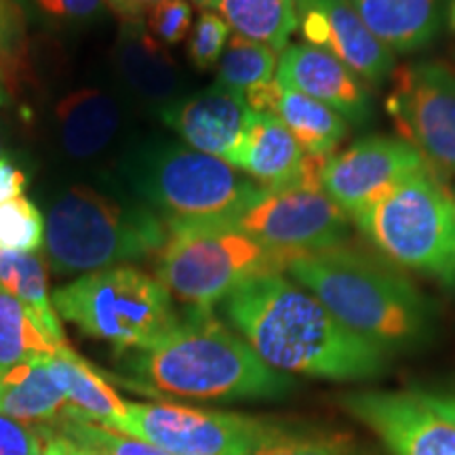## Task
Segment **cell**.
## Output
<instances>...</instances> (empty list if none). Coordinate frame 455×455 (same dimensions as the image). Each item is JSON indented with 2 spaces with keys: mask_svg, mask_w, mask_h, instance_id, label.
Wrapping results in <instances>:
<instances>
[{
  "mask_svg": "<svg viewBox=\"0 0 455 455\" xmlns=\"http://www.w3.org/2000/svg\"><path fill=\"white\" fill-rule=\"evenodd\" d=\"M238 335L266 365L329 382H371L390 371V356L341 325L291 278H251L221 301Z\"/></svg>",
  "mask_w": 455,
  "mask_h": 455,
  "instance_id": "6da1fadb",
  "label": "cell"
},
{
  "mask_svg": "<svg viewBox=\"0 0 455 455\" xmlns=\"http://www.w3.org/2000/svg\"><path fill=\"white\" fill-rule=\"evenodd\" d=\"M287 272L341 325L390 358L422 350L435 338L432 301L384 258L341 244L298 255Z\"/></svg>",
  "mask_w": 455,
  "mask_h": 455,
  "instance_id": "7a4b0ae2",
  "label": "cell"
},
{
  "mask_svg": "<svg viewBox=\"0 0 455 455\" xmlns=\"http://www.w3.org/2000/svg\"><path fill=\"white\" fill-rule=\"evenodd\" d=\"M129 371L141 390L190 401H278L295 390L291 375L266 365L213 310L203 308L188 310L167 338L138 352Z\"/></svg>",
  "mask_w": 455,
  "mask_h": 455,
  "instance_id": "3957f363",
  "label": "cell"
},
{
  "mask_svg": "<svg viewBox=\"0 0 455 455\" xmlns=\"http://www.w3.org/2000/svg\"><path fill=\"white\" fill-rule=\"evenodd\" d=\"M352 221L388 264L455 291V196L430 169L407 175Z\"/></svg>",
  "mask_w": 455,
  "mask_h": 455,
  "instance_id": "277c9868",
  "label": "cell"
},
{
  "mask_svg": "<svg viewBox=\"0 0 455 455\" xmlns=\"http://www.w3.org/2000/svg\"><path fill=\"white\" fill-rule=\"evenodd\" d=\"M167 238V221L152 209L124 207L87 186H76L51 204L44 253L57 275H89L158 255Z\"/></svg>",
  "mask_w": 455,
  "mask_h": 455,
  "instance_id": "5b68a950",
  "label": "cell"
},
{
  "mask_svg": "<svg viewBox=\"0 0 455 455\" xmlns=\"http://www.w3.org/2000/svg\"><path fill=\"white\" fill-rule=\"evenodd\" d=\"M156 255V278L188 308L213 310L251 278L283 275L293 258L266 247L232 221H173Z\"/></svg>",
  "mask_w": 455,
  "mask_h": 455,
  "instance_id": "8992f818",
  "label": "cell"
},
{
  "mask_svg": "<svg viewBox=\"0 0 455 455\" xmlns=\"http://www.w3.org/2000/svg\"><path fill=\"white\" fill-rule=\"evenodd\" d=\"M51 299L64 321L118 352L152 348L181 321L163 283L133 266L89 272Z\"/></svg>",
  "mask_w": 455,
  "mask_h": 455,
  "instance_id": "52a82bcc",
  "label": "cell"
},
{
  "mask_svg": "<svg viewBox=\"0 0 455 455\" xmlns=\"http://www.w3.org/2000/svg\"><path fill=\"white\" fill-rule=\"evenodd\" d=\"M131 184L173 221H232L266 188L224 158L180 144L144 148L131 158Z\"/></svg>",
  "mask_w": 455,
  "mask_h": 455,
  "instance_id": "ba28073f",
  "label": "cell"
},
{
  "mask_svg": "<svg viewBox=\"0 0 455 455\" xmlns=\"http://www.w3.org/2000/svg\"><path fill=\"white\" fill-rule=\"evenodd\" d=\"M275 424L276 419L169 401L127 403L121 435L171 455H249Z\"/></svg>",
  "mask_w": 455,
  "mask_h": 455,
  "instance_id": "9c48e42d",
  "label": "cell"
},
{
  "mask_svg": "<svg viewBox=\"0 0 455 455\" xmlns=\"http://www.w3.org/2000/svg\"><path fill=\"white\" fill-rule=\"evenodd\" d=\"M386 100L392 121L443 184L455 181V70L415 61L395 70Z\"/></svg>",
  "mask_w": 455,
  "mask_h": 455,
  "instance_id": "30bf717a",
  "label": "cell"
},
{
  "mask_svg": "<svg viewBox=\"0 0 455 455\" xmlns=\"http://www.w3.org/2000/svg\"><path fill=\"white\" fill-rule=\"evenodd\" d=\"M232 224L278 253L298 258L327 251L350 238V218L323 190H264Z\"/></svg>",
  "mask_w": 455,
  "mask_h": 455,
  "instance_id": "8fae6325",
  "label": "cell"
},
{
  "mask_svg": "<svg viewBox=\"0 0 455 455\" xmlns=\"http://www.w3.org/2000/svg\"><path fill=\"white\" fill-rule=\"evenodd\" d=\"M339 403L388 455H455V424L413 390H355Z\"/></svg>",
  "mask_w": 455,
  "mask_h": 455,
  "instance_id": "7c38bea8",
  "label": "cell"
},
{
  "mask_svg": "<svg viewBox=\"0 0 455 455\" xmlns=\"http://www.w3.org/2000/svg\"><path fill=\"white\" fill-rule=\"evenodd\" d=\"M422 169L428 167L409 141L367 135L329 158L323 171V192L352 220L398 181Z\"/></svg>",
  "mask_w": 455,
  "mask_h": 455,
  "instance_id": "4fadbf2b",
  "label": "cell"
},
{
  "mask_svg": "<svg viewBox=\"0 0 455 455\" xmlns=\"http://www.w3.org/2000/svg\"><path fill=\"white\" fill-rule=\"evenodd\" d=\"M295 9L306 44L338 57L367 87L378 89L392 78L395 53L369 32L348 0H295Z\"/></svg>",
  "mask_w": 455,
  "mask_h": 455,
  "instance_id": "5bb4252c",
  "label": "cell"
},
{
  "mask_svg": "<svg viewBox=\"0 0 455 455\" xmlns=\"http://www.w3.org/2000/svg\"><path fill=\"white\" fill-rule=\"evenodd\" d=\"M276 81L338 112L348 124L373 121V100L367 83L338 57L312 44H291L281 53Z\"/></svg>",
  "mask_w": 455,
  "mask_h": 455,
  "instance_id": "9a60e30c",
  "label": "cell"
},
{
  "mask_svg": "<svg viewBox=\"0 0 455 455\" xmlns=\"http://www.w3.org/2000/svg\"><path fill=\"white\" fill-rule=\"evenodd\" d=\"M247 101L236 91L213 87L186 100H175L161 108V118L192 150L204 152L228 163L241 146L249 121Z\"/></svg>",
  "mask_w": 455,
  "mask_h": 455,
  "instance_id": "2e32d148",
  "label": "cell"
},
{
  "mask_svg": "<svg viewBox=\"0 0 455 455\" xmlns=\"http://www.w3.org/2000/svg\"><path fill=\"white\" fill-rule=\"evenodd\" d=\"M306 152L276 114H249L241 146L228 163L266 190L298 188Z\"/></svg>",
  "mask_w": 455,
  "mask_h": 455,
  "instance_id": "e0dca14e",
  "label": "cell"
},
{
  "mask_svg": "<svg viewBox=\"0 0 455 455\" xmlns=\"http://www.w3.org/2000/svg\"><path fill=\"white\" fill-rule=\"evenodd\" d=\"M369 32L392 53L430 47L447 26L451 0H348Z\"/></svg>",
  "mask_w": 455,
  "mask_h": 455,
  "instance_id": "ac0fdd59",
  "label": "cell"
},
{
  "mask_svg": "<svg viewBox=\"0 0 455 455\" xmlns=\"http://www.w3.org/2000/svg\"><path fill=\"white\" fill-rule=\"evenodd\" d=\"M51 365L70 403L61 415L121 432L127 415V401L116 395L98 369L91 367L68 344L51 358Z\"/></svg>",
  "mask_w": 455,
  "mask_h": 455,
  "instance_id": "d6986e66",
  "label": "cell"
},
{
  "mask_svg": "<svg viewBox=\"0 0 455 455\" xmlns=\"http://www.w3.org/2000/svg\"><path fill=\"white\" fill-rule=\"evenodd\" d=\"M114 53L124 81L144 98L167 101L180 91L181 74L178 64L141 20L124 21Z\"/></svg>",
  "mask_w": 455,
  "mask_h": 455,
  "instance_id": "ffe728a7",
  "label": "cell"
},
{
  "mask_svg": "<svg viewBox=\"0 0 455 455\" xmlns=\"http://www.w3.org/2000/svg\"><path fill=\"white\" fill-rule=\"evenodd\" d=\"M68 407L51 358L0 369V415L41 426L55 422Z\"/></svg>",
  "mask_w": 455,
  "mask_h": 455,
  "instance_id": "44dd1931",
  "label": "cell"
},
{
  "mask_svg": "<svg viewBox=\"0 0 455 455\" xmlns=\"http://www.w3.org/2000/svg\"><path fill=\"white\" fill-rule=\"evenodd\" d=\"M57 118L68 155L87 158L110 144L121 124V110L110 95L83 89L60 101Z\"/></svg>",
  "mask_w": 455,
  "mask_h": 455,
  "instance_id": "7402d4cb",
  "label": "cell"
},
{
  "mask_svg": "<svg viewBox=\"0 0 455 455\" xmlns=\"http://www.w3.org/2000/svg\"><path fill=\"white\" fill-rule=\"evenodd\" d=\"M204 11L218 13L236 34L266 44L275 53L289 47L298 28L295 0H195Z\"/></svg>",
  "mask_w": 455,
  "mask_h": 455,
  "instance_id": "603a6c76",
  "label": "cell"
},
{
  "mask_svg": "<svg viewBox=\"0 0 455 455\" xmlns=\"http://www.w3.org/2000/svg\"><path fill=\"white\" fill-rule=\"evenodd\" d=\"M278 87L281 93L275 114L291 131L301 150L315 156H333L341 141L348 138L350 124L321 101L284 84Z\"/></svg>",
  "mask_w": 455,
  "mask_h": 455,
  "instance_id": "cb8c5ba5",
  "label": "cell"
},
{
  "mask_svg": "<svg viewBox=\"0 0 455 455\" xmlns=\"http://www.w3.org/2000/svg\"><path fill=\"white\" fill-rule=\"evenodd\" d=\"M0 289L21 301L55 344H68L60 315L53 308V299L49 298L47 264L41 253L0 251Z\"/></svg>",
  "mask_w": 455,
  "mask_h": 455,
  "instance_id": "d4e9b609",
  "label": "cell"
},
{
  "mask_svg": "<svg viewBox=\"0 0 455 455\" xmlns=\"http://www.w3.org/2000/svg\"><path fill=\"white\" fill-rule=\"evenodd\" d=\"M64 346L43 331L21 301L0 289V369L53 358Z\"/></svg>",
  "mask_w": 455,
  "mask_h": 455,
  "instance_id": "484cf974",
  "label": "cell"
},
{
  "mask_svg": "<svg viewBox=\"0 0 455 455\" xmlns=\"http://www.w3.org/2000/svg\"><path fill=\"white\" fill-rule=\"evenodd\" d=\"M276 53L266 44L235 34L218 64V84L236 91L243 98L275 81Z\"/></svg>",
  "mask_w": 455,
  "mask_h": 455,
  "instance_id": "4316f807",
  "label": "cell"
},
{
  "mask_svg": "<svg viewBox=\"0 0 455 455\" xmlns=\"http://www.w3.org/2000/svg\"><path fill=\"white\" fill-rule=\"evenodd\" d=\"M249 455H367L350 435L276 422Z\"/></svg>",
  "mask_w": 455,
  "mask_h": 455,
  "instance_id": "83f0119b",
  "label": "cell"
},
{
  "mask_svg": "<svg viewBox=\"0 0 455 455\" xmlns=\"http://www.w3.org/2000/svg\"><path fill=\"white\" fill-rule=\"evenodd\" d=\"M44 247L43 213L26 196L0 204V251L38 253Z\"/></svg>",
  "mask_w": 455,
  "mask_h": 455,
  "instance_id": "f1b7e54d",
  "label": "cell"
},
{
  "mask_svg": "<svg viewBox=\"0 0 455 455\" xmlns=\"http://www.w3.org/2000/svg\"><path fill=\"white\" fill-rule=\"evenodd\" d=\"M43 426L60 432V435L70 436V439L83 443V445L98 449L104 455H171L163 449L150 445V443L135 439V436L121 435V432L101 428L98 424L83 422V419L76 418H68V415H60L55 422Z\"/></svg>",
  "mask_w": 455,
  "mask_h": 455,
  "instance_id": "f546056e",
  "label": "cell"
},
{
  "mask_svg": "<svg viewBox=\"0 0 455 455\" xmlns=\"http://www.w3.org/2000/svg\"><path fill=\"white\" fill-rule=\"evenodd\" d=\"M228 41H230V26L213 11H203L188 43L190 61L198 70H212L220 64Z\"/></svg>",
  "mask_w": 455,
  "mask_h": 455,
  "instance_id": "4dcf8cb0",
  "label": "cell"
},
{
  "mask_svg": "<svg viewBox=\"0 0 455 455\" xmlns=\"http://www.w3.org/2000/svg\"><path fill=\"white\" fill-rule=\"evenodd\" d=\"M192 26V4L188 0H164L148 13V30L163 44H178Z\"/></svg>",
  "mask_w": 455,
  "mask_h": 455,
  "instance_id": "1f68e13d",
  "label": "cell"
},
{
  "mask_svg": "<svg viewBox=\"0 0 455 455\" xmlns=\"http://www.w3.org/2000/svg\"><path fill=\"white\" fill-rule=\"evenodd\" d=\"M0 455H43V441L34 426L0 415Z\"/></svg>",
  "mask_w": 455,
  "mask_h": 455,
  "instance_id": "d6a6232c",
  "label": "cell"
},
{
  "mask_svg": "<svg viewBox=\"0 0 455 455\" xmlns=\"http://www.w3.org/2000/svg\"><path fill=\"white\" fill-rule=\"evenodd\" d=\"M24 36V20L13 0H0V60L17 61Z\"/></svg>",
  "mask_w": 455,
  "mask_h": 455,
  "instance_id": "836d02e7",
  "label": "cell"
},
{
  "mask_svg": "<svg viewBox=\"0 0 455 455\" xmlns=\"http://www.w3.org/2000/svg\"><path fill=\"white\" fill-rule=\"evenodd\" d=\"M43 441V455H104L98 449L83 445V443L70 439V436L60 435V432L47 428V426H34Z\"/></svg>",
  "mask_w": 455,
  "mask_h": 455,
  "instance_id": "e575fe53",
  "label": "cell"
},
{
  "mask_svg": "<svg viewBox=\"0 0 455 455\" xmlns=\"http://www.w3.org/2000/svg\"><path fill=\"white\" fill-rule=\"evenodd\" d=\"M44 13L53 17H89L98 13L104 0H36Z\"/></svg>",
  "mask_w": 455,
  "mask_h": 455,
  "instance_id": "d590c367",
  "label": "cell"
},
{
  "mask_svg": "<svg viewBox=\"0 0 455 455\" xmlns=\"http://www.w3.org/2000/svg\"><path fill=\"white\" fill-rule=\"evenodd\" d=\"M28 186L26 173L20 167H15L9 158H0V204L13 201L24 195Z\"/></svg>",
  "mask_w": 455,
  "mask_h": 455,
  "instance_id": "8d00e7d4",
  "label": "cell"
},
{
  "mask_svg": "<svg viewBox=\"0 0 455 455\" xmlns=\"http://www.w3.org/2000/svg\"><path fill=\"white\" fill-rule=\"evenodd\" d=\"M413 392L422 398L426 405L435 409L436 413H441L443 418L449 419L451 424H455V388H449V390L415 388Z\"/></svg>",
  "mask_w": 455,
  "mask_h": 455,
  "instance_id": "74e56055",
  "label": "cell"
},
{
  "mask_svg": "<svg viewBox=\"0 0 455 455\" xmlns=\"http://www.w3.org/2000/svg\"><path fill=\"white\" fill-rule=\"evenodd\" d=\"M114 13H118L124 21H135L144 17L146 11L156 7L158 3H164V0H108Z\"/></svg>",
  "mask_w": 455,
  "mask_h": 455,
  "instance_id": "f35d334b",
  "label": "cell"
},
{
  "mask_svg": "<svg viewBox=\"0 0 455 455\" xmlns=\"http://www.w3.org/2000/svg\"><path fill=\"white\" fill-rule=\"evenodd\" d=\"M13 61H4L0 60V106L7 104L9 100V81L11 74H13Z\"/></svg>",
  "mask_w": 455,
  "mask_h": 455,
  "instance_id": "ab89813d",
  "label": "cell"
},
{
  "mask_svg": "<svg viewBox=\"0 0 455 455\" xmlns=\"http://www.w3.org/2000/svg\"><path fill=\"white\" fill-rule=\"evenodd\" d=\"M447 26L451 28V30L455 32V0H451V3H449V11H447Z\"/></svg>",
  "mask_w": 455,
  "mask_h": 455,
  "instance_id": "60d3db41",
  "label": "cell"
},
{
  "mask_svg": "<svg viewBox=\"0 0 455 455\" xmlns=\"http://www.w3.org/2000/svg\"><path fill=\"white\" fill-rule=\"evenodd\" d=\"M0 158H3V141H0Z\"/></svg>",
  "mask_w": 455,
  "mask_h": 455,
  "instance_id": "b9f144b4",
  "label": "cell"
}]
</instances>
